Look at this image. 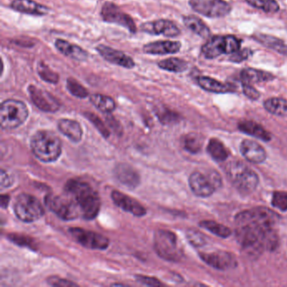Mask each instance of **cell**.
<instances>
[{
  "instance_id": "obj_1",
  "label": "cell",
  "mask_w": 287,
  "mask_h": 287,
  "mask_svg": "<svg viewBox=\"0 0 287 287\" xmlns=\"http://www.w3.org/2000/svg\"><path fill=\"white\" fill-rule=\"evenodd\" d=\"M66 195L75 201L83 218L93 220L101 210V199L88 183L78 179H70L65 184Z\"/></svg>"
},
{
  "instance_id": "obj_2",
  "label": "cell",
  "mask_w": 287,
  "mask_h": 287,
  "mask_svg": "<svg viewBox=\"0 0 287 287\" xmlns=\"http://www.w3.org/2000/svg\"><path fill=\"white\" fill-rule=\"evenodd\" d=\"M31 148L40 161L55 162L61 156V140L52 131H37L31 138Z\"/></svg>"
},
{
  "instance_id": "obj_3",
  "label": "cell",
  "mask_w": 287,
  "mask_h": 287,
  "mask_svg": "<svg viewBox=\"0 0 287 287\" xmlns=\"http://www.w3.org/2000/svg\"><path fill=\"white\" fill-rule=\"evenodd\" d=\"M227 174L232 185L240 193L250 194L256 190L259 184L258 174L242 162L230 163L227 168Z\"/></svg>"
},
{
  "instance_id": "obj_4",
  "label": "cell",
  "mask_w": 287,
  "mask_h": 287,
  "mask_svg": "<svg viewBox=\"0 0 287 287\" xmlns=\"http://www.w3.org/2000/svg\"><path fill=\"white\" fill-rule=\"evenodd\" d=\"M28 115V108L24 102L14 99L6 100L0 107V125L5 130H13L24 124Z\"/></svg>"
},
{
  "instance_id": "obj_5",
  "label": "cell",
  "mask_w": 287,
  "mask_h": 287,
  "mask_svg": "<svg viewBox=\"0 0 287 287\" xmlns=\"http://www.w3.org/2000/svg\"><path fill=\"white\" fill-rule=\"evenodd\" d=\"M276 212L265 207H255L240 212L235 218L236 226L248 225L262 229H273L279 220Z\"/></svg>"
},
{
  "instance_id": "obj_6",
  "label": "cell",
  "mask_w": 287,
  "mask_h": 287,
  "mask_svg": "<svg viewBox=\"0 0 287 287\" xmlns=\"http://www.w3.org/2000/svg\"><path fill=\"white\" fill-rule=\"evenodd\" d=\"M154 249L160 258L167 261L177 262L183 256L176 235L167 230H158L155 232Z\"/></svg>"
},
{
  "instance_id": "obj_7",
  "label": "cell",
  "mask_w": 287,
  "mask_h": 287,
  "mask_svg": "<svg viewBox=\"0 0 287 287\" xmlns=\"http://www.w3.org/2000/svg\"><path fill=\"white\" fill-rule=\"evenodd\" d=\"M242 41L234 36H215L201 48L206 59H215L223 54H232L241 49Z\"/></svg>"
},
{
  "instance_id": "obj_8",
  "label": "cell",
  "mask_w": 287,
  "mask_h": 287,
  "mask_svg": "<svg viewBox=\"0 0 287 287\" xmlns=\"http://www.w3.org/2000/svg\"><path fill=\"white\" fill-rule=\"evenodd\" d=\"M14 214L24 223H33L43 217L45 211L37 198L29 194H20L17 196L14 205Z\"/></svg>"
},
{
  "instance_id": "obj_9",
  "label": "cell",
  "mask_w": 287,
  "mask_h": 287,
  "mask_svg": "<svg viewBox=\"0 0 287 287\" xmlns=\"http://www.w3.org/2000/svg\"><path fill=\"white\" fill-rule=\"evenodd\" d=\"M45 204L51 212L56 214L61 220H74L81 215L78 205L68 195L62 197L49 194L45 197Z\"/></svg>"
},
{
  "instance_id": "obj_10",
  "label": "cell",
  "mask_w": 287,
  "mask_h": 287,
  "mask_svg": "<svg viewBox=\"0 0 287 287\" xmlns=\"http://www.w3.org/2000/svg\"><path fill=\"white\" fill-rule=\"evenodd\" d=\"M189 184L193 193L200 197H209L222 185V179L215 171L208 173L195 172L189 178Z\"/></svg>"
},
{
  "instance_id": "obj_11",
  "label": "cell",
  "mask_w": 287,
  "mask_h": 287,
  "mask_svg": "<svg viewBox=\"0 0 287 287\" xmlns=\"http://www.w3.org/2000/svg\"><path fill=\"white\" fill-rule=\"evenodd\" d=\"M193 10L208 18H223L231 11V6L224 0H190Z\"/></svg>"
},
{
  "instance_id": "obj_12",
  "label": "cell",
  "mask_w": 287,
  "mask_h": 287,
  "mask_svg": "<svg viewBox=\"0 0 287 287\" xmlns=\"http://www.w3.org/2000/svg\"><path fill=\"white\" fill-rule=\"evenodd\" d=\"M101 16L106 23L115 24L128 30L131 33L137 32V26L129 14L112 2H106L101 8Z\"/></svg>"
},
{
  "instance_id": "obj_13",
  "label": "cell",
  "mask_w": 287,
  "mask_h": 287,
  "mask_svg": "<svg viewBox=\"0 0 287 287\" xmlns=\"http://www.w3.org/2000/svg\"><path fill=\"white\" fill-rule=\"evenodd\" d=\"M69 233L76 242L89 249L104 250L108 248L110 244L109 239L107 237L94 231L73 228L69 229Z\"/></svg>"
},
{
  "instance_id": "obj_14",
  "label": "cell",
  "mask_w": 287,
  "mask_h": 287,
  "mask_svg": "<svg viewBox=\"0 0 287 287\" xmlns=\"http://www.w3.org/2000/svg\"><path fill=\"white\" fill-rule=\"evenodd\" d=\"M31 101L42 112L54 113L60 109V103L52 94L35 85L28 87Z\"/></svg>"
},
{
  "instance_id": "obj_15",
  "label": "cell",
  "mask_w": 287,
  "mask_h": 287,
  "mask_svg": "<svg viewBox=\"0 0 287 287\" xmlns=\"http://www.w3.org/2000/svg\"><path fill=\"white\" fill-rule=\"evenodd\" d=\"M201 259L211 267L219 270L227 271L237 266V259L233 254L226 251H215L212 253H201Z\"/></svg>"
},
{
  "instance_id": "obj_16",
  "label": "cell",
  "mask_w": 287,
  "mask_h": 287,
  "mask_svg": "<svg viewBox=\"0 0 287 287\" xmlns=\"http://www.w3.org/2000/svg\"><path fill=\"white\" fill-rule=\"evenodd\" d=\"M140 28L141 31L145 33L156 36L161 35L165 37H178L181 32L175 23L165 19L154 20L152 22L143 23Z\"/></svg>"
},
{
  "instance_id": "obj_17",
  "label": "cell",
  "mask_w": 287,
  "mask_h": 287,
  "mask_svg": "<svg viewBox=\"0 0 287 287\" xmlns=\"http://www.w3.org/2000/svg\"><path fill=\"white\" fill-rule=\"evenodd\" d=\"M96 51L106 61H109L112 64L117 65L127 69H131L136 66L132 57L126 55L121 51L113 49L111 47L103 44L98 45Z\"/></svg>"
},
{
  "instance_id": "obj_18",
  "label": "cell",
  "mask_w": 287,
  "mask_h": 287,
  "mask_svg": "<svg viewBox=\"0 0 287 287\" xmlns=\"http://www.w3.org/2000/svg\"><path fill=\"white\" fill-rule=\"evenodd\" d=\"M112 199L116 206L125 212H129L136 217H143L147 214V210L138 201L131 198L128 195L114 190L112 193Z\"/></svg>"
},
{
  "instance_id": "obj_19",
  "label": "cell",
  "mask_w": 287,
  "mask_h": 287,
  "mask_svg": "<svg viewBox=\"0 0 287 287\" xmlns=\"http://www.w3.org/2000/svg\"><path fill=\"white\" fill-rule=\"evenodd\" d=\"M181 47V43L178 41H157L144 45L142 50L148 55L160 56L178 53Z\"/></svg>"
},
{
  "instance_id": "obj_20",
  "label": "cell",
  "mask_w": 287,
  "mask_h": 287,
  "mask_svg": "<svg viewBox=\"0 0 287 287\" xmlns=\"http://www.w3.org/2000/svg\"><path fill=\"white\" fill-rule=\"evenodd\" d=\"M240 151L244 159L253 164H261L267 157L265 148L252 140H243L240 145Z\"/></svg>"
},
{
  "instance_id": "obj_21",
  "label": "cell",
  "mask_w": 287,
  "mask_h": 287,
  "mask_svg": "<svg viewBox=\"0 0 287 287\" xmlns=\"http://www.w3.org/2000/svg\"><path fill=\"white\" fill-rule=\"evenodd\" d=\"M10 8L21 14L35 16H44L50 11L48 6L37 3L35 0H13Z\"/></svg>"
},
{
  "instance_id": "obj_22",
  "label": "cell",
  "mask_w": 287,
  "mask_h": 287,
  "mask_svg": "<svg viewBox=\"0 0 287 287\" xmlns=\"http://www.w3.org/2000/svg\"><path fill=\"white\" fill-rule=\"evenodd\" d=\"M54 45L59 53L73 60L84 61L89 58L88 52L78 45L73 44L63 39H57L54 42Z\"/></svg>"
},
{
  "instance_id": "obj_23",
  "label": "cell",
  "mask_w": 287,
  "mask_h": 287,
  "mask_svg": "<svg viewBox=\"0 0 287 287\" xmlns=\"http://www.w3.org/2000/svg\"><path fill=\"white\" fill-rule=\"evenodd\" d=\"M114 172L118 181L127 188L134 189L140 184L139 174L130 165L120 164L115 167Z\"/></svg>"
},
{
  "instance_id": "obj_24",
  "label": "cell",
  "mask_w": 287,
  "mask_h": 287,
  "mask_svg": "<svg viewBox=\"0 0 287 287\" xmlns=\"http://www.w3.org/2000/svg\"><path fill=\"white\" fill-rule=\"evenodd\" d=\"M197 83L201 89L206 90L207 92L214 93V94H227V93L234 92L235 87L230 84H223L217 79L200 76L197 78Z\"/></svg>"
},
{
  "instance_id": "obj_25",
  "label": "cell",
  "mask_w": 287,
  "mask_h": 287,
  "mask_svg": "<svg viewBox=\"0 0 287 287\" xmlns=\"http://www.w3.org/2000/svg\"><path fill=\"white\" fill-rule=\"evenodd\" d=\"M59 131L73 142H79L83 137V130L80 124L76 120L61 119L57 124Z\"/></svg>"
},
{
  "instance_id": "obj_26",
  "label": "cell",
  "mask_w": 287,
  "mask_h": 287,
  "mask_svg": "<svg viewBox=\"0 0 287 287\" xmlns=\"http://www.w3.org/2000/svg\"><path fill=\"white\" fill-rule=\"evenodd\" d=\"M276 78V76L271 73L263 71V70L255 69V68H244L240 72V79L242 83L247 84H257V83H265V82L272 81Z\"/></svg>"
},
{
  "instance_id": "obj_27",
  "label": "cell",
  "mask_w": 287,
  "mask_h": 287,
  "mask_svg": "<svg viewBox=\"0 0 287 287\" xmlns=\"http://www.w3.org/2000/svg\"><path fill=\"white\" fill-rule=\"evenodd\" d=\"M238 129L243 133L249 135L251 137H256L265 142H269L272 138L271 134L267 130H265L262 125L252 120H244L238 123Z\"/></svg>"
},
{
  "instance_id": "obj_28",
  "label": "cell",
  "mask_w": 287,
  "mask_h": 287,
  "mask_svg": "<svg viewBox=\"0 0 287 287\" xmlns=\"http://www.w3.org/2000/svg\"><path fill=\"white\" fill-rule=\"evenodd\" d=\"M252 38L265 48H270L276 53L287 56V44L285 43L284 41L273 36L261 33L255 34Z\"/></svg>"
},
{
  "instance_id": "obj_29",
  "label": "cell",
  "mask_w": 287,
  "mask_h": 287,
  "mask_svg": "<svg viewBox=\"0 0 287 287\" xmlns=\"http://www.w3.org/2000/svg\"><path fill=\"white\" fill-rule=\"evenodd\" d=\"M183 22L187 28L196 34L201 38L209 37L211 31L209 27L205 23L195 15H186L183 17Z\"/></svg>"
},
{
  "instance_id": "obj_30",
  "label": "cell",
  "mask_w": 287,
  "mask_h": 287,
  "mask_svg": "<svg viewBox=\"0 0 287 287\" xmlns=\"http://www.w3.org/2000/svg\"><path fill=\"white\" fill-rule=\"evenodd\" d=\"M158 66L162 70L176 73H184L189 67L186 61L178 57H170L161 60L158 62Z\"/></svg>"
},
{
  "instance_id": "obj_31",
  "label": "cell",
  "mask_w": 287,
  "mask_h": 287,
  "mask_svg": "<svg viewBox=\"0 0 287 287\" xmlns=\"http://www.w3.org/2000/svg\"><path fill=\"white\" fill-rule=\"evenodd\" d=\"M264 107L269 113L281 117L287 116V101L282 98H270L264 102Z\"/></svg>"
},
{
  "instance_id": "obj_32",
  "label": "cell",
  "mask_w": 287,
  "mask_h": 287,
  "mask_svg": "<svg viewBox=\"0 0 287 287\" xmlns=\"http://www.w3.org/2000/svg\"><path fill=\"white\" fill-rule=\"evenodd\" d=\"M89 101L93 104L95 108L104 113H112L116 108V104L114 100L107 95L95 94L90 95Z\"/></svg>"
},
{
  "instance_id": "obj_33",
  "label": "cell",
  "mask_w": 287,
  "mask_h": 287,
  "mask_svg": "<svg viewBox=\"0 0 287 287\" xmlns=\"http://www.w3.org/2000/svg\"><path fill=\"white\" fill-rule=\"evenodd\" d=\"M206 149L210 156L218 162H223L229 157V152L223 142L216 138L210 140Z\"/></svg>"
},
{
  "instance_id": "obj_34",
  "label": "cell",
  "mask_w": 287,
  "mask_h": 287,
  "mask_svg": "<svg viewBox=\"0 0 287 287\" xmlns=\"http://www.w3.org/2000/svg\"><path fill=\"white\" fill-rule=\"evenodd\" d=\"M200 226L211 231L216 236L223 238H227L231 235V229L214 221H202L200 223Z\"/></svg>"
},
{
  "instance_id": "obj_35",
  "label": "cell",
  "mask_w": 287,
  "mask_h": 287,
  "mask_svg": "<svg viewBox=\"0 0 287 287\" xmlns=\"http://www.w3.org/2000/svg\"><path fill=\"white\" fill-rule=\"evenodd\" d=\"M248 5L262 10L267 14H275L280 10V5L276 0H245Z\"/></svg>"
},
{
  "instance_id": "obj_36",
  "label": "cell",
  "mask_w": 287,
  "mask_h": 287,
  "mask_svg": "<svg viewBox=\"0 0 287 287\" xmlns=\"http://www.w3.org/2000/svg\"><path fill=\"white\" fill-rule=\"evenodd\" d=\"M37 73L40 78H42L43 81L49 84H56L59 81V75L56 72L51 69L48 65L45 63L44 61H39L37 64Z\"/></svg>"
},
{
  "instance_id": "obj_37",
  "label": "cell",
  "mask_w": 287,
  "mask_h": 287,
  "mask_svg": "<svg viewBox=\"0 0 287 287\" xmlns=\"http://www.w3.org/2000/svg\"><path fill=\"white\" fill-rule=\"evenodd\" d=\"M66 86H67L68 92L75 97L79 98V99H85L89 96L88 90L74 78H67Z\"/></svg>"
},
{
  "instance_id": "obj_38",
  "label": "cell",
  "mask_w": 287,
  "mask_h": 287,
  "mask_svg": "<svg viewBox=\"0 0 287 287\" xmlns=\"http://www.w3.org/2000/svg\"><path fill=\"white\" fill-rule=\"evenodd\" d=\"M184 148L190 154H197L201 151L202 142L200 137L195 134L190 133L186 135L183 139Z\"/></svg>"
},
{
  "instance_id": "obj_39",
  "label": "cell",
  "mask_w": 287,
  "mask_h": 287,
  "mask_svg": "<svg viewBox=\"0 0 287 287\" xmlns=\"http://www.w3.org/2000/svg\"><path fill=\"white\" fill-rule=\"evenodd\" d=\"M8 238L10 242L14 243L16 245L30 248L32 250L37 249V246L35 243V241L31 237H28V236L17 234V233H11V234L8 235Z\"/></svg>"
},
{
  "instance_id": "obj_40",
  "label": "cell",
  "mask_w": 287,
  "mask_h": 287,
  "mask_svg": "<svg viewBox=\"0 0 287 287\" xmlns=\"http://www.w3.org/2000/svg\"><path fill=\"white\" fill-rule=\"evenodd\" d=\"M186 237L190 244L195 248L202 247L206 244V236L196 230H193V229L188 230L186 232Z\"/></svg>"
},
{
  "instance_id": "obj_41",
  "label": "cell",
  "mask_w": 287,
  "mask_h": 287,
  "mask_svg": "<svg viewBox=\"0 0 287 287\" xmlns=\"http://www.w3.org/2000/svg\"><path fill=\"white\" fill-rule=\"evenodd\" d=\"M271 204L274 207L281 210L282 212L287 211V192L276 191L272 196Z\"/></svg>"
},
{
  "instance_id": "obj_42",
  "label": "cell",
  "mask_w": 287,
  "mask_h": 287,
  "mask_svg": "<svg viewBox=\"0 0 287 287\" xmlns=\"http://www.w3.org/2000/svg\"><path fill=\"white\" fill-rule=\"evenodd\" d=\"M85 116L89 119L91 122L95 125L98 131H100L104 137H108L110 136V132L108 129L106 128V125L101 121V119L98 117L97 115L92 114V113H85Z\"/></svg>"
},
{
  "instance_id": "obj_43",
  "label": "cell",
  "mask_w": 287,
  "mask_h": 287,
  "mask_svg": "<svg viewBox=\"0 0 287 287\" xmlns=\"http://www.w3.org/2000/svg\"><path fill=\"white\" fill-rule=\"evenodd\" d=\"M253 54V51L245 48V49H240L236 53L231 54V56L229 57V61L231 62H236V63H239V62H243L245 61Z\"/></svg>"
},
{
  "instance_id": "obj_44",
  "label": "cell",
  "mask_w": 287,
  "mask_h": 287,
  "mask_svg": "<svg viewBox=\"0 0 287 287\" xmlns=\"http://www.w3.org/2000/svg\"><path fill=\"white\" fill-rule=\"evenodd\" d=\"M159 120L164 124L174 122L178 120V115L174 112H171L170 110H163L159 113Z\"/></svg>"
},
{
  "instance_id": "obj_45",
  "label": "cell",
  "mask_w": 287,
  "mask_h": 287,
  "mask_svg": "<svg viewBox=\"0 0 287 287\" xmlns=\"http://www.w3.org/2000/svg\"><path fill=\"white\" fill-rule=\"evenodd\" d=\"M242 88L243 94L251 101H257L260 97V93L252 84L242 83Z\"/></svg>"
},
{
  "instance_id": "obj_46",
  "label": "cell",
  "mask_w": 287,
  "mask_h": 287,
  "mask_svg": "<svg viewBox=\"0 0 287 287\" xmlns=\"http://www.w3.org/2000/svg\"><path fill=\"white\" fill-rule=\"evenodd\" d=\"M48 284L53 287H76L77 285L74 282H70L67 280L61 279L57 276H51L47 280Z\"/></svg>"
},
{
  "instance_id": "obj_47",
  "label": "cell",
  "mask_w": 287,
  "mask_h": 287,
  "mask_svg": "<svg viewBox=\"0 0 287 287\" xmlns=\"http://www.w3.org/2000/svg\"><path fill=\"white\" fill-rule=\"evenodd\" d=\"M136 280L137 282H139L141 284L146 285V286H149V287H159L162 286V283L159 282V280L154 277H149V276H136Z\"/></svg>"
},
{
  "instance_id": "obj_48",
  "label": "cell",
  "mask_w": 287,
  "mask_h": 287,
  "mask_svg": "<svg viewBox=\"0 0 287 287\" xmlns=\"http://www.w3.org/2000/svg\"><path fill=\"white\" fill-rule=\"evenodd\" d=\"M0 178H1V181H0L1 190L10 187L13 184V179H12L11 177L3 170H1V177Z\"/></svg>"
},
{
  "instance_id": "obj_49",
  "label": "cell",
  "mask_w": 287,
  "mask_h": 287,
  "mask_svg": "<svg viewBox=\"0 0 287 287\" xmlns=\"http://www.w3.org/2000/svg\"><path fill=\"white\" fill-rule=\"evenodd\" d=\"M9 201H10V198H9V196H8V195H1V203H0L1 204V207L3 208V209L7 208V207H8V204H9Z\"/></svg>"
}]
</instances>
